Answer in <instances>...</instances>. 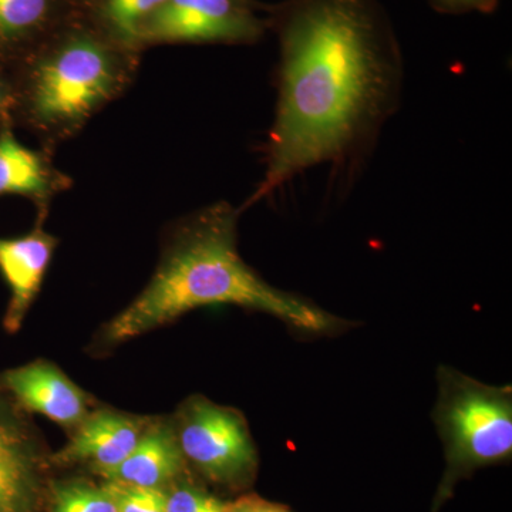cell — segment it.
Instances as JSON below:
<instances>
[{"label":"cell","mask_w":512,"mask_h":512,"mask_svg":"<svg viewBox=\"0 0 512 512\" xmlns=\"http://www.w3.org/2000/svg\"><path fill=\"white\" fill-rule=\"evenodd\" d=\"M268 13L278 96L264 177L241 211L309 168L366 156L402 101V47L380 0H282Z\"/></svg>","instance_id":"1"},{"label":"cell","mask_w":512,"mask_h":512,"mask_svg":"<svg viewBox=\"0 0 512 512\" xmlns=\"http://www.w3.org/2000/svg\"><path fill=\"white\" fill-rule=\"evenodd\" d=\"M241 208L218 201L175 222L160 262L143 292L103 330L107 345L167 325L212 305H238L268 313L301 332H338L346 323L318 306L264 281L238 251Z\"/></svg>","instance_id":"2"},{"label":"cell","mask_w":512,"mask_h":512,"mask_svg":"<svg viewBox=\"0 0 512 512\" xmlns=\"http://www.w3.org/2000/svg\"><path fill=\"white\" fill-rule=\"evenodd\" d=\"M77 19L9 69L15 89L13 126L28 130L50 151L124 96L140 64L138 50Z\"/></svg>","instance_id":"3"},{"label":"cell","mask_w":512,"mask_h":512,"mask_svg":"<svg viewBox=\"0 0 512 512\" xmlns=\"http://www.w3.org/2000/svg\"><path fill=\"white\" fill-rule=\"evenodd\" d=\"M434 420L446 451V471L436 505L450 497L461 478L511 457L510 386H488L450 367H440Z\"/></svg>","instance_id":"4"},{"label":"cell","mask_w":512,"mask_h":512,"mask_svg":"<svg viewBox=\"0 0 512 512\" xmlns=\"http://www.w3.org/2000/svg\"><path fill=\"white\" fill-rule=\"evenodd\" d=\"M185 460L221 485L244 487L258 467L255 444L247 421L229 407L191 397L184 403L174 427Z\"/></svg>","instance_id":"5"},{"label":"cell","mask_w":512,"mask_h":512,"mask_svg":"<svg viewBox=\"0 0 512 512\" xmlns=\"http://www.w3.org/2000/svg\"><path fill=\"white\" fill-rule=\"evenodd\" d=\"M268 30L254 0H165L141 26L138 47L170 43L251 45Z\"/></svg>","instance_id":"6"},{"label":"cell","mask_w":512,"mask_h":512,"mask_svg":"<svg viewBox=\"0 0 512 512\" xmlns=\"http://www.w3.org/2000/svg\"><path fill=\"white\" fill-rule=\"evenodd\" d=\"M43 471L36 434L0 382V512H39L45 495Z\"/></svg>","instance_id":"7"},{"label":"cell","mask_w":512,"mask_h":512,"mask_svg":"<svg viewBox=\"0 0 512 512\" xmlns=\"http://www.w3.org/2000/svg\"><path fill=\"white\" fill-rule=\"evenodd\" d=\"M72 187V177L56 167L52 151L25 146L13 126L0 130V197L26 198L36 205L37 221L45 222L53 200Z\"/></svg>","instance_id":"8"},{"label":"cell","mask_w":512,"mask_h":512,"mask_svg":"<svg viewBox=\"0 0 512 512\" xmlns=\"http://www.w3.org/2000/svg\"><path fill=\"white\" fill-rule=\"evenodd\" d=\"M43 224L36 221L35 228L20 237L0 238V275L10 291L3 326L9 333L22 326L59 245V238L45 231Z\"/></svg>","instance_id":"9"},{"label":"cell","mask_w":512,"mask_h":512,"mask_svg":"<svg viewBox=\"0 0 512 512\" xmlns=\"http://www.w3.org/2000/svg\"><path fill=\"white\" fill-rule=\"evenodd\" d=\"M19 406L76 430L89 416L90 399L59 367L45 360L16 367L0 377Z\"/></svg>","instance_id":"10"},{"label":"cell","mask_w":512,"mask_h":512,"mask_svg":"<svg viewBox=\"0 0 512 512\" xmlns=\"http://www.w3.org/2000/svg\"><path fill=\"white\" fill-rule=\"evenodd\" d=\"M148 427L150 423L144 419L113 410L90 413L74 430L69 443L52 457V463H86L100 476L119 466L143 439Z\"/></svg>","instance_id":"11"},{"label":"cell","mask_w":512,"mask_h":512,"mask_svg":"<svg viewBox=\"0 0 512 512\" xmlns=\"http://www.w3.org/2000/svg\"><path fill=\"white\" fill-rule=\"evenodd\" d=\"M74 18V0H0V64L12 69Z\"/></svg>","instance_id":"12"},{"label":"cell","mask_w":512,"mask_h":512,"mask_svg":"<svg viewBox=\"0 0 512 512\" xmlns=\"http://www.w3.org/2000/svg\"><path fill=\"white\" fill-rule=\"evenodd\" d=\"M184 461L174 427L167 423L150 424L136 448L119 466L100 477L136 487L164 490L183 473Z\"/></svg>","instance_id":"13"},{"label":"cell","mask_w":512,"mask_h":512,"mask_svg":"<svg viewBox=\"0 0 512 512\" xmlns=\"http://www.w3.org/2000/svg\"><path fill=\"white\" fill-rule=\"evenodd\" d=\"M165 0H99L97 26L120 45L138 50L141 26Z\"/></svg>","instance_id":"14"},{"label":"cell","mask_w":512,"mask_h":512,"mask_svg":"<svg viewBox=\"0 0 512 512\" xmlns=\"http://www.w3.org/2000/svg\"><path fill=\"white\" fill-rule=\"evenodd\" d=\"M49 512H117V508L104 485L70 480L53 485Z\"/></svg>","instance_id":"15"},{"label":"cell","mask_w":512,"mask_h":512,"mask_svg":"<svg viewBox=\"0 0 512 512\" xmlns=\"http://www.w3.org/2000/svg\"><path fill=\"white\" fill-rule=\"evenodd\" d=\"M165 512H227V504L188 481L165 487Z\"/></svg>","instance_id":"16"},{"label":"cell","mask_w":512,"mask_h":512,"mask_svg":"<svg viewBox=\"0 0 512 512\" xmlns=\"http://www.w3.org/2000/svg\"><path fill=\"white\" fill-rule=\"evenodd\" d=\"M117 512H165L164 491L104 480Z\"/></svg>","instance_id":"17"},{"label":"cell","mask_w":512,"mask_h":512,"mask_svg":"<svg viewBox=\"0 0 512 512\" xmlns=\"http://www.w3.org/2000/svg\"><path fill=\"white\" fill-rule=\"evenodd\" d=\"M13 109H15V89H13L12 74L9 69L0 64V130L13 126Z\"/></svg>","instance_id":"18"},{"label":"cell","mask_w":512,"mask_h":512,"mask_svg":"<svg viewBox=\"0 0 512 512\" xmlns=\"http://www.w3.org/2000/svg\"><path fill=\"white\" fill-rule=\"evenodd\" d=\"M434 8L448 13L491 12L498 0H430Z\"/></svg>","instance_id":"19"},{"label":"cell","mask_w":512,"mask_h":512,"mask_svg":"<svg viewBox=\"0 0 512 512\" xmlns=\"http://www.w3.org/2000/svg\"><path fill=\"white\" fill-rule=\"evenodd\" d=\"M227 512H291L282 505L271 503L258 495H244L227 504Z\"/></svg>","instance_id":"20"}]
</instances>
